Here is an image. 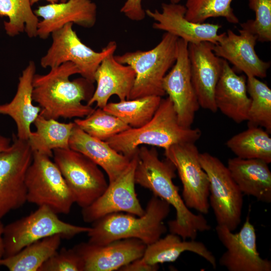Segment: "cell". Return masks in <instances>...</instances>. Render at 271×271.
<instances>
[{
	"mask_svg": "<svg viewBox=\"0 0 271 271\" xmlns=\"http://www.w3.org/2000/svg\"><path fill=\"white\" fill-rule=\"evenodd\" d=\"M137 157L136 184L150 190L176 211L175 219L168 222L170 233L179 235L183 240H194L199 232L210 229L202 214L193 213L185 204L178 187L173 182L176 170L169 160H160L155 147L149 149L143 146L138 149Z\"/></svg>",
	"mask_w": 271,
	"mask_h": 271,
	"instance_id": "6da1fadb",
	"label": "cell"
},
{
	"mask_svg": "<svg viewBox=\"0 0 271 271\" xmlns=\"http://www.w3.org/2000/svg\"><path fill=\"white\" fill-rule=\"evenodd\" d=\"M79 74L77 66L67 62L51 68L44 75L35 74L33 80L32 98L41 108L40 114L47 119L83 118L94 110L82 103L91 97L93 83L86 79L70 80Z\"/></svg>",
	"mask_w": 271,
	"mask_h": 271,
	"instance_id": "7a4b0ae2",
	"label": "cell"
},
{
	"mask_svg": "<svg viewBox=\"0 0 271 271\" xmlns=\"http://www.w3.org/2000/svg\"><path fill=\"white\" fill-rule=\"evenodd\" d=\"M201 135L199 128L180 124L172 101L168 97L162 98L158 108L147 123L139 127H130L106 142L116 152L131 159L142 145L165 150L177 144L195 143Z\"/></svg>",
	"mask_w": 271,
	"mask_h": 271,
	"instance_id": "3957f363",
	"label": "cell"
},
{
	"mask_svg": "<svg viewBox=\"0 0 271 271\" xmlns=\"http://www.w3.org/2000/svg\"><path fill=\"white\" fill-rule=\"evenodd\" d=\"M170 208L168 202L153 195L141 216L118 212L92 223V227L87 232L88 242L104 245L117 240L136 238L148 245L167 232L164 220L169 214Z\"/></svg>",
	"mask_w": 271,
	"mask_h": 271,
	"instance_id": "277c9868",
	"label": "cell"
},
{
	"mask_svg": "<svg viewBox=\"0 0 271 271\" xmlns=\"http://www.w3.org/2000/svg\"><path fill=\"white\" fill-rule=\"evenodd\" d=\"M178 39L166 32L159 43L151 50L114 56L117 62L130 66L135 72L129 99L149 96L162 97L165 95L163 81L176 61Z\"/></svg>",
	"mask_w": 271,
	"mask_h": 271,
	"instance_id": "5b68a950",
	"label": "cell"
},
{
	"mask_svg": "<svg viewBox=\"0 0 271 271\" xmlns=\"http://www.w3.org/2000/svg\"><path fill=\"white\" fill-rule=\"evenodd\" d=\"M90 227L64 222L46 206H39L30 214L4 226L3 235L4 257L14 255L28 245L43 238L58 234L71 239Z\"/></svg>",
	"mask_w": 271,
	"mask_h": 271,
	"instance_id": "8992f818",
	"label": "cell"
},
{
	"mask_svg": "<svg viewBox=\"0 0 271 271\" xmlns=\"http://www.w3.org/2000/svg\"><path fill=\"white\" fill-rule=\"evenodd\" d=\"M26 175L27 201L46 206L56 214H68L75 203L60 170L50 157L33 152Z\"/></svg>",
	"mask_w": 271,
	"mask_h": 271,
	"instance_id": "52a82bcc",
	"label": "cell"
},
{
	"mask_svg": "<svg viewBox=\"0 0 271 271\" xmlns=\"http://www.w3.org/2000/svg\"><path fill=\"white\" fill-rule=\"evenodd\" d=\"M199 160L209 178V203L217 225L233 231L241 221L243 194L218 158L205 152L200 153Z\"/></svg>",
	"mask_w": 271,
	"mask_h": 271,
	"instance_id": "ba28073f",
	"label": "cell"
},
{
	"mask_svg": "<svg viewBox=\"0 0 271 271\" xmlns=\"http://www.w3.org/2000/svg\"><path fill=\"white\" fill-rule=\"evenodd\" d=\"M73 24L68 23L51 33L52 43L41 58V66L52 68L65 62H72L82 77L93 83L97 67L106 56L114 53L116 43L111 41L100 52H95L81 42L73 29Z\"/></svg>",
	"mask_w": 271,
	"mask_h": 271,
	"instance_id": "9c48e42d",
	"label": "cell"
},
{
	"mask_svg": "<svg viewBox=\"0 0 271 271\" xmlns=\"http://www.w3.org/2000/svg\"><path fill=\"white\" fill-rule=\"evenodd\" d=\"M54 162L71 190L75 202L85 208L104 192L108 184L99 166L70 148L53 151Z\"/></svg>",
	"mask_w": 271,
	"mask_h": 271,
	"instance_id": "30bf717a",
	"label": "cell"
},
{
	"mask_svg": "<svg viewBox=\"0 0 271 271\" xmlns=\"http://www.w3.org/2000/svg\"><path fill=\"white\" fill-rule=\"evenodd\" d=\"M28 141L13 136V142L0 153V220L27 201L26 175L33 159Z\"/></svg>",
	"mask_w": 271,
	"mask_h": 271,
	"instance_id": "8fae6325",
	"label": "cell"
},
{
	"mask_svg": "<svg viewBox=\"0 0 271 271\" xmlns=\"http://www.w3.org/2000/svg\"><path fill=\"white\" fill-rule=\"evenodd\" d=\"M193 143L175 144L165 149V156L175 166L183 186L182 198L189 209L199 213L209 212V181Z\"/></svg>",
	"mask_w": 271,
	"mask_h": 271,
	"instance_id": "7c38bea8",
	"label": "cell"
},
{
	"mask_svg": "<svg viewBox=\"0 0 271 271\" xmlns=\"http://www.w3.org/2000/svg\"><path fill=\"white\" fill-rule=\"evenodd\" d=\"M137 153L122 173L108 183L104 192L88 206L82 208V216L86 223H93L107 215L124 212L141 216L145 212L135 190L134 171Z\"/></svg>",
	"mask_w": 271,
	"mask_h": 271,
	"instance_id": "4fadbf2b",
	"label": "cell"
},
{
	"mask_svg": "<svg viewBox=\"0 0 271 271\" xmlns=\"http://www.w3.org/2000/svg\"><path fill=\"white\" fill-rule=\"evenodd\" d=\"M215 231L219 240L226 248L219 258L220 265L228 271L271 270V261L262 258L257 251L255 229L248 216L237 233L218 225Z\"/></svg>",
	"mask_w": 271,
	"mask_h": 271,
	"instance_id": "5bb4252c",
	"label": "cell"
},
{
	"mask_svg": "<svg viewBox=\"0 0 271 271\" xmlns=\"http://www.w3.org/2000/svg\"><path fill=\"white\" fill-rule=\"evenodd\" d=\"M188 47L187 42L178 39L177 58L163 79V88L172 101L180 124L190 127L200 105L191 81Z\"/></svg>",
	"mask_w": 271,
	"mask_h": 271,
	"instance_id": "9a60e30c",
	"label": "cell"
},
{
	"mask_svg": "<svg viewBox=\"0 0 271 271\" xmlns=\"http://www.w3.org/2000/svg\"><path fill=\"white\" fill-rule=\"evenodd\" d=\"M241 27L238 34L231 30L220 34L217 43L212 45L213 51L247 77H265L270 63L262 60L256 53V36L246 27Z\"/></svg>",
	"mask_w": 271,
	"mask_h": 271,
	"instance_id": "2e32d148",
	"label": "cell"
},
{
	"mask_svg": "<svg viewBox=\"0 0 271 271\" xmlns=\"http://www.w3.org/2000/svg\"><path fill=\"white\" fill-rule=\"evenodd\" d=\"M208 42L188 43L191 81L200 107L212 112L217 110L214 92L221 75L222 59L213 51Z\"/></svg>",
	"mask_w": 271,
	"mask_h": 271,
	"instance_id": "e0dca14e",
	"label": "cell"
},
{
	"mask_svg": "<svg viewBox=\"0 0 271 271\" xmlns=\"http://www.w3.org/2000/svg\"><path fill=\"white\" fill-rule=\"evenodd\" d=\"M146 247L139 239L126 238L104 245L81 242L73 248L83 261L84 271H113L142 257Z\"/></svg>",
	"mask_w": 271,
	"mask_h": 271,
	"instance_id": "ac0fdd59",
	"label": "cell"
},
{
	"mask_svg": "<svg viewBox=\"0 0 271 271\" xmlns=\"http://www.w3.org/2000/svg\"><path fill=\"white\" fill-rule=\"evenodd\" d=\"M186 7L178 4H162V11L157 10L145 11L146 14L155 22V29L164 31L188 43L208 42L216 44L220 34L218 33L221 26L210 23H197L185 18Z\"/></svg>",
	"mask_w": 271,
	"mask_h": 271,
	"instance_id": "d6986e66",
	"label": "cell"
},
{
	"mask_svg": "<svg viewBox=\"0 0 271 271\" xmlns=\"http://www.w3.org/2000/svg\"><path fill=\"white\" fill-rule=\"evenodd\" d=\"M34 12L38 17L42 18L38 24L37 36L45 39L68 23L92 27L96 21L97 6L91 0H67L40 6Z\"/></svg>",
	"mask_w": 271,
	"mask_h": 271,
	"instance_id": "ffe728a7",
	"label": "cell"
},
{
	"mask_svg": "<svg viewBox=\"0 0 271 271\" xmlns=\"http://www.w3.org/2000/svg\"><path fill=\"white\" fill-rule=\"evenodd\" d=\"M111 53L106 56L97 67L94 74L97 86L87 104L103 108L110 97L116 95L120 101L129 99L136 74L129 66L117 62Z\"/></svg>",
	"mask_w": 271,
	"mask_h": 271,
	"instance_id": "44dd1931",
	"label": "cell"
},
{
	"mask_svg": "<svg viewBox=\"0 0 271 271\" xmlns=\"http://www.w3.org/2000/svg\"><path fill=\"white\" fill-rule=\"evenodd\" d=\"M222 68L216 85L214 99L217 110L237 123L247 120L250 99L248 96L246 81L238 75L222 59Z\"/></svg>",
	"mask_w": 271,
	"mask_h": 271,
	"instance_id": "7402d4cb",
	"label": "cell"
},
{
	"mask_svg": "<svg viewBox=\"0 0 271 271\" xmlns=\"http://www.w3.org/2000/svg\"><path fill=\"white\" fill-rule=\"evenodd\" d=\"M69 146L70 149L85 155L101 168L108 176L109 183L122 173L131 159L116 152L106 141L89 135L75 123Z\"/></svg>",
	"mask_w": 271,
	"mask_h": 271,
	"instance_id": "603a6c76",
	"label": "cell"
},
{
	"mask_svg": "<svg viewBox=\"0 0 271 271\" xmlns=\"http://www.w3.org/2000/svg\"><path fill=\"white\" fill-rule=\"evenodd\" d=\"M36 65L30 61L19 77L16 93L9 103L0 104V114L10 116L15 122L18 139L28 141L31 125L39 115L41 108L33 103V80Z\"/></svg>",
	"mask_w": 271,
	"mask_h": 271,
	"instance_id": "cb8c5ba5",
	"label": "cell"
},
{
	"mask_svg": "<svg viewBox=\"0 0 271 271\" xmlns=\"http://www.w3.org/2000/svg\"><path fill=\"white\" fill-rule=\"evenodd\" d=\"M227 167L243 195L261 202H271V172L267 163L235 157L228 159Z\"/></svg>",
	"mask_w": 271,
	"mask_h": 271,
	"instance_id": "d4e9b609",
	"label": "cell"
},
{
	"mask_svg": "<svg viewBox=\"0 0 271 271\" xmlns=\"http://www.w3.org/2000/svg\"><path fill=\"white\" fill-rule=\"evenodd\" d=\"M185 251L199 255L216 268L215 256L203 242L195 239L183 240L179 235L171 233L147 245L142 258L149 264H159L174 262Z\"/></svg>",
	"mask_w": 271,
	"mask_h": 271,
	"instance_id": "484cf974",
	"label": "cell"
},
{
	"mask_svg": "<svg viewBox=\"0 0 271 271\" xmlns=\"http://www.w3.org/2000/svg\"><path fill=\"white\" fill-rule=\"evenodd\" d=\"M33 123L36 130L31 131L28 140L33 152L51 158L54 149L69 148L74 122H60L56 119H47L39 114Z\"/></svg>",
	"mask_w": 271,
	"mask_h": 271,
	"instance_id": "4316f807",
	"label": "cell"
},
{
	"mask_svg": "<svg viewBox=\"0 0 271 271\" xmlns=\"http://www.w3.org/2000/svg\"><path fill=\"white\" fill-rule=\"evenodd\" d=\"M62 238L56 234L35 241L14 255L1 258L0 266L10 271H38L58 251Z\"/></svg>",
	"mask_w": 271,
	"mask_h": 271,
	"instance_id": "83f0119b",
	"label": "cell"
},
{
	"mask_svg": "<svg viewBox=\"0 0 271 271\" xmlns=\"http://www.w3.org/2000/svg\"><path fill=\"white\" fill-rule=\"evenodd\" d=\"M226 145L236 157L271 162V138L262 128L249 126L228 140Z\"/></svg>",
	"mask_w": 271,
	"mask_h": 271,
	"instance_id": "f1b7e54d",
	"label": "cell"
},
{
	"mask_svg": "<svg viewBox=\"0 0 271 271\" xmlns=\"http://www.w3.org/2000/svg\"><path fill=\"white\" fill-rule=\"evenodd\" d=\"M161 100L160 96H146L107 103L102 108L130 127L137 128L147 123L153 117Z\"/></svg>",
	"mask_w": 271,
	"mask_h": 271,
	"instance_id": "f546056e",
	"label": "cell"
},
{
	"mask_svg": "<svg viewBox=\"0 0 271 271\" xmlns=\"http://www.w3.org/2000/svg\"><path fill=\"white\" fill-rule=\"evenodd\" d=\"M0 17H6L4 29L14 37L25 32L29 38L37 36L38 17L32 9L30 0H0Z\"/></svg>",
	"mask_w": 271,
	"mask_h": 271,
	"instance_id": "4dcf8cb0",
	"label": "cell"
},
{
	"mask_svg": "<svg viewBox=\"0 0 271 271\" xmlns=\"http://www.w3.org/2000/svg\"><path fill=\"white\" fill-rule=\"evenodd\" d=\"M247 92L250 104L248 112V126H261L271 132V90L257 77L248 76Z\"/></svg>",
	"mask_w": 271,
	"mask_h": 271,
	"instance_id": "1f68e13d",
	"label": "cell"
},
{
	"mask_svg": "<svg viewBox=\"0 0 271 271\" xmlns=\"http://www.w3.org/2000/svg\"><path fill=\"white\" fill-rule=\"evenodd\" d=\"M75 124L89 135L106 141L130 127L116 116L98 107L85 118H76Z\"/></svg>",
	"mask_w": 271,
	"mask_h": 271,
	"instance_id": "d6a6232c",
	"label": "cell"
},
{
	"mask_svg": "<svg viewBox=\"0 0 271 271\" xmlns=\"http://www.w3.org/2000/svg\"><path fill=\"white\" fill-rule=\"evenodd\" d=\"M233 0H187L185 18L189 21L202 23L211 18L223 17L232 24L239 23L231 4Z\"/></svg>",
	"mask_w": 271,
	"mask_h": 271,
	"instance_id": "836d02e7",
	"label": "cell"
},
{
	"mask_svg": "<svg viewBox=\"0 0 271 271\" xmlns=\"http://www.w3.org/2000/svg\"><path fill=\"white\" fill-rule=\"evenodd\" d=\"M249 8L255 13V19L241 23V26L250 30L257 41H271V0H248Z\"/></svg>",
	"mask_w": 271,
	"mask_h": 271,
	"instance_id": "e575fe53",
	"label": "cell"
},
{
	"mask_svg": "<svg viewBox=\"0 0 271 271\" xmlns=\"http://www.w3.org/2000/svg\"><path fill=\"white\" fill-rule=\"evenodd\" d=\"M38 271H84L83 262L73 247H63L50 257Z\"/></svg>",
	"mask_w": 271,
	"mask_h": 271,
	"instance_id": "d590c367",
	"label": "cell"
},
{
	"mask_svg": "<svg viewBox=\"0 0 271 271\" xmlns=\"http://www.w3.org/2000/svg\"><path fill=\"white\" fill-rule=\"evenodd\" d=\"M142 2V0H126L120 9V12L131 20H143L146 14Z\"/></svg>",
	"mask_w": 271,
	"mask_h": 271,
	"instance_id": "8d00e7d4",
	"label": "cell"
},
{
	"mask_svg": "<svg viewBox=\"0 0 271 271\" xmlns=\"http://www.w3.org/2000/svg\"><path fill=\"white\" fill-rule=\"evenodd\" d=\"M159 269V264H150L142 257L137 258L122 266L121 271H157Z\"/></svg>",
	"mask_w": 271,
	"mask_h": 271,
	"instance_id": "74e56055",
	"label": "cell"
},
{
	"mask_svg": "<svg viewBox=\"0 0 271 271\" xmlns=\"http://www.w3.org/2000/svg\"><path fill=\"white\" fill-rule=\"evenodd\" d=\"M11 140L0 134V153L6 150L11 146Z\"/></svg>",
	"mask_w": 271,
	"mask_h": 271,
	"instance_id": "f35d334b",
	"label": "cell"
},
{
	"mask_svg": "<svg viewBox=\"0 0 271 271\" xmlns=\"http://www.w3.org/2000/svg\"><path fill=\"white\" fill-rule=\"evenodd\" d=\"M4 226H5L0 220V259L4 257L5 253L4 245L3 238Z\"/></svg>",
	"mask_w": 271,
	"mask_h": 271,
	"instance_id": "ab89813d",
	"label": "cell"
},
{
	"mask_svg": "<svg viewBox=\"0 0 271 271\" xmlns=\"http://www.w3.org/2000/svg\"><path fill=\"white\" fill-rule=\"evenodd\" d=\"M42 0H30L31 5L32 6L35 4L39 2ZM49 2L50 4H55L59 3H63L66 2L67 0H45Z\"/></svg>",
	"mask_w": 271,
	"mask_h": 271,
	"instance_id": "60d3db41",
	"label": "cell"
},
{
	"mask_svg": "<svg viewBox=\"0 0 271 271\" xmlns=\"http://www.w3.org/2000/svg\"><path fill=\"white\" fill-rule=\"evenodd\" d=\"M171 3L178 4L181 0H169Z\"/></svg>",
	"mask_w": 271,
	"mask_h": 271,
	"instance_id": "b9f144b4",
	"label": "cell"
}]
</instances>
